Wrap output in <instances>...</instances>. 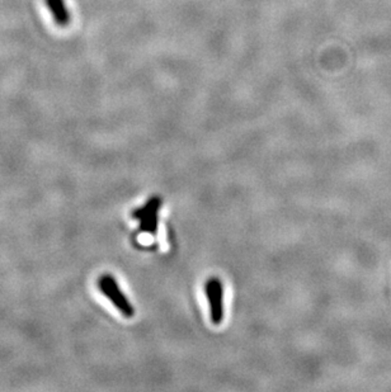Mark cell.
Listing matches in <instances>:
<instances>
[{
  "label": "cell",
  "mask_w": 391,
  "mask_h": 392,
  "mask_svg": "<svg viewBox=\"0 0 391 392\" xmlns=\"http://www.w3.org/2000/svg\"><path fill=\"white\" fill-rule=\"evenodd\" d=\"M210 304L211 320L215 325H220L224 319V287L219 278H210L205 286Z\"/></svg>",
  "instance_id": "obj_3"
},
{
  "label": "cell",
  "mask_w": 391,
  "mask_h": 392,
  "mask_svg": "<svg viewBox=\"0 0 391 392\" xmlns=\"http://www.w3.org/2000/svg\"><path fill=\"white\" fill-rule=\"evenodd\" d=\"M160 206H162L160 197H152L146 202L145 206L133 211V218L140 221V232L157 235Z\"/></svg>",
  "instance_id": "obj_2"
},
{
  "label": "cell",
  "mask_w": 391,
  "mask_h": 392,
  "mask_svg": "<svg viewBox=\"0 0 391 392\" xmlns=\"http://www.w3.org/2000/svg\"><path fill=\"white\" fill-rule=\"evenodd\" d=\"M98 287L101 292L114 304L121 314L126 318H133L135 315L133 305L128 302L126 296L121 291L117 280H114L111 274H103L98 280Z\"/></svg>",
  "instance_id": "obj_1"
},
{
  "label": "cell",
  "mask_w": 391,
  "mask_h": 392,
  "mask_svg": "<svg viewBox=\"0 0 391 392\" xmlns=\"http://www.w3.org/2000/svg\"><path fill=\"white\" fill-rule=\"evenodd\" d=\"M47 8L57 25L65 27L70 23V12L65 0H46Z\"/></svg>",
  "instance_id": "obj_4"
}]
</instances>
